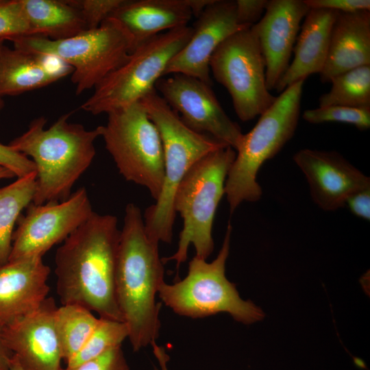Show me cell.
I'll list each match as a JSON object with an SVG mask.
<instances>
[{
    "mask_svg": "<svg viewBox=\"0 0 370 370\" xmlns=\"http://www.w3.org/2000/svg\"><path fill=\"white\" fill-rule=\"evenodd\" d=\"M120 230L117 219L95 212L55 255L56 293L63 304H77L99 317L123 321L115 293Z\"/></svg>",
    "mask_w": 370,
    "mask_h": 370,
    "instance_id": "1",
    "label": "cell"
},
{
    "mask_svg": "<svg viewBox=\"0 0 370 370\" xmlns=\"http://www.w3.org/2000/svg\"><path fill=\"white\" fill-rule=\"evenodd\" d=\"M158 243L148 236L140 208L128 204L120 230L115 293L134 352L156 343L159 335L160 304L155 297L164 281Z\"/></svg>",
    "mask_w": 370,
    "mask_h": 370,
    "instance_id": "2",
    "label": "cell"
},
{
    "mask_svg": "<svg viewBox=\"0 0 370 370\" xmlns=\"http://www.w3.org/2000/svg\"><path fill=\"white\" fill-rule=\"evenodd\" d=\"M71 114H62L48 128L45 127V116L36 117L9 144L31 157L36 166L34 205L67 199L74 184L95 158L94 143L101 135V125L88 130L79 123L69 122Z\"/></svg>",
    "mask_w": 370,
    "mask_h": 370,
    "instance_id": "3",
    "label": "cell"
},
{
    "mask_svg": "<svg viewBox=\"0 0 370 370\" xmlns=\"http://www.w3.org/2000/svg\"><path fill=\"white\" fill-rule=\"evenodd\" d=\"M140 103L159 132L164 166L160 195L144 214L145 230L151 240L171 243L176 214L173 199L177 186L197 161L228 145L188 127L156 89L147 94Z\"/></svg>",
    "mask_w": 370,
    "mask_h": 370,
    "instance_id": "4",
    "label": "cell"
},
{
    "mask_svg": "<svg viewBox=\"0 0 370 370\" xmlns=\"http://www.w3.org/2000/svg\"><path fill=\"white\" fill-rule=\"evenodd\" d=\"M304 81H298L280 92L260 115L255 126L243 134L225 184L231 214L243 201L260 199L262 192L256 180L258 173L293 136L300 115Z\"/></svg>",
    "mask_w": 370,
    "mask_h": 370,
    "instance_id": "5",
    "label": "cell"
},
{
    "mask_svg": "<svg viewBox=\"0 0 370 370\" xmlns=\"http://www.w3.org/2000/svg\"><path fill=\"white\" fill-rule=\"evenodd\" d=\"M236 153L230 146L217 149L197 161L182 180L174 195L173 209L180 214L183 227L176 252L162 258L163 263L174 260L178 269L187 259L190 245L194 246L195 256L204 260L212 252L214 219Z\"/></svg>",
    "mask_w": 370,
    "mask_h": 370,
    "instance_id": "6",
    "label": "cell"
},
{
    "mask_svg": "<svg viewBox=\"0 0 370 370\" xmlns=\"http://www.w3.org/2000/svg\"><path fill=\"white\" fill-rule=\"evenodd\" d=\"M8 40L15 49L53 56L71 66L76 95L95 88L134 50L132 37L119 21L112 17L97 28L66 39L54 40L31 35Z\"/></svg>",
    "mask_w": 370,
    "mask_h": 370,
    "instance_id": "7",
    "label": "cell"
},
{
    "mask_svg": "<svg viewBox=\"0 0 370 370\" xmlns=\"http://www.w3.org/2000/svg\"><path fill=\"white\" fill-rule=\"evenodd\" d=\"M231 233L232 225L228 223L221 249L212 262H206L195 256L189 262L188 274L183 280L160 284L158 293L166 306L190 318L227 312L236 321L250 324L264 317L262 310L251 301L242 299L235 284L225 277Z\"/></svg>",
    "mask_w": 370,
    "mask_h": 370,
    "instance_id": "8",
    "label": "cell"
},
{
    "mask_svg": "<svg viewBox=\"0 0 370 370\" xmlns=\"http://www.w3.org/2000/svg\"><path fill=\"white\" fill-rule=\"evenodd\" d=\"M192 32L190 26L179 27L138 46L94 88L80 108L93 115L108 114L140 101L155 89L169 62L186 44Z\"/></svg>",
    "mask_w": 370,
    "mask_h": 370,
    "instance_id": "9",
    "label": "cell"
},
{
    "mask_svg": "<svg viewBox=\"0 0 370 370\" xmlns=\"http://www.w3.org/2000/svg\"><path fill=\"white\" fill-rule=\"evenodd\" d=\"M101 136L119 173L127 181L147 188L156 200L164 182L163 147L140 101L108 113Z\"/></svg>",
    "mask_w": 370,
    "mask_h": 370,
    "instance_id": "10",
    "label": "cell"
},
{
    "mask_svg": "<svg viewBox=\"0 0 370 370\" xmlns=\"http://www.w3.org/2000/svg\"><path fill=\"white\" fill-rule=\"evenodd\" d=\"M265 69L251 27L227 38L210 58V71L228 91L235 112L243 121L260 116L276 99L267 88Z\"/></svg>",
    "mask_w": 370,
    "mask_h": 370,
    "instance_id": "11",
    "label": "cell"
},
{
    "mask_svg": "<svg viewBox=\"0 0 370 370\" xmlns=\"http://www.w3.org/2000/svg\"><path fill=\"white\" fill-rule=\"evenodd\" d=\"M18 220L13 233L8 262L41 256L56 244L64 241L94 212L84 187L62 201L42 205L31 203Z\"/></svg>",
    "mask_w": 370,
    "mask_h": 370,
    "instance_id": "12",
    "label": "cell"
},
{
    "mask_svg": "<svg viewBox=\"0 0 370 370\" xmlns=\"http://www.w3.org/2000/svg\"><path fill=\"white\" fill-rule=\"evenodd\" d=\"M155 89L188 127L236 150L243 134L223 110L211 86L196 77L177 73L161 77Z\"/></svg>",
    "mask_w": 370,
    "mask_h": 370,
    "instance_id": "13",
    "label": "cell"
},
{
    "mask_svg": "<svg viewBox=\"0 0 370 370\" xmlns=\"http://www.w3.org/2000/svg\"><path fill=\"white\" fill-rule=\"evenodd\" d=\"M248 27L237 20L235 1L212 0L196 17L188 41L169 62L164 75L184 74L211 86L213 53L230 36Z\"/></svg>",
    "mask_w": 370,
    "mask_h": 370,
    "instance_id": "14",
    "label": "cell"
},
{
    "mask_svg": "<svg viewBox=\"0 0 370 370\" xmlns=\"http://www.w3.org/2000/svg\"><path fill=\"white\" fill-rule=\"evenodd\" d=\"M58 306L47 297L34 312L1 329L6 347L24 370H62V350L55 314Z\"/></svg>",
    "mask_w": 370,
    "mask_h": 370,
    "instance_id": "15",
    "label": "cell"
},
{
    "mask_svg": "<svg viewBox=\"0 0 370 370\" xmlns=\"http://www.w3.org/2000/svg\"><path fill=\"white\" fill-rule=\"evenodd\" d=\"M293 160L308 183L313 201L325 211L345 206L354 193L370 188V178L335 151L302 149Z\"/></svg>",
    "mask_w": 370,
    "mask_h": 370,
    "instance_id": "16",
    "label": "cell"
},
{
    "mask_svg": "<svg viewBox=\"0 0 370 370\" xmlns=\"http://www.w3.org/2000/svg\"><path fill=\"white\" fill-rule=\"evenodd\" d=\"M309 9L304 0H268L263 16L251 26L264 60L269 91L290 65L301 23Z\"/></svg>",
    "mask_w": 370,
    "mask_h": 370,
    "instance_id": "17",
    "label": "cell"
},
{
    "mask_svg": "<svg viewBox=\"0 0 370 370\" xmlns=\"http://www.w3.org/2000/svg\"><path fill=\"white\" fill-rule=\"evenodd\" d=\"M50 269L41 256L0 267V329L38 309L48 297Z\"/></svg>",
    "mask_w": 370,
    "mask_h": 370,
    "instance_id": "18",
    "label": "cell"
},
{
    "mask_svg": "<svg viewBox=\"0 0 370 370\" xmlns=\"http://www.w3.org/2000/svg\"><path fill=\"white\" fill-rule=\"evenodd\" d=\"M362 66H370V11L338 12L332 25L323 82Z\"/></svg>",
    "mask_w": 370,
    "mask_h": 370,
    "instance_id": "19",
    "label": "cell"
},
{
    "mask_svg": "<svg viewBox=\"0 0 370 370\" xmlns=\"http://www.w3.org/2000/svg\"><path fill=\"white\" fill-rule=\"evenodd\" d=\"M72 72L71 66L55 57L3 44L0 49V97L47 86Z\"/></svg>",
    "mask_w": 370,
    "mask_h": 370,
    "instance_id": "20",
    "label": "cell"
},
{
    "mask_svg": "<svg viewBox=\"0 0 370 370\" xmlns=\"http://www.w3.org/2000/svg\"><path fill=\"white\" fill-rule=\"evenodd\" d=\"M338 12L310 8L304 17L294 49V58L275 90L282 92L294 83L319 74L325 62L332 25Z\"/></svg>",
    "mask_w": 370,
    "mask_h": 370,
    "instance_id": "21",
    "label": "cell"
},
{
    "mask_svg": "<svg viewBox=\"0 0 370 370\" xmlns=\"http://www.w3.org/2000/svg\"><path fill=\"white\" fill-rule=\"evenodd\" d=\"M193 16L188 0H125L110 17L125 27L134 49L162 32L188 25Z\"/></svg>",
    "mask_w": 370,
    "mask_h": 370,
    "instance_id": "22",
    "label": "cell"
},
{
    "mask_svg": "<svg viewBox=\"0 0 370 370\" xmlns=\"http://www.w3.org/2000/svg\"><path fill=\"white\" fill-rule=\"evenodd\" d=\"M21 2L34 35L57 40L88 30L81 12L69 0H21Z\"/></svg>",
    "mask_w": 370,
    "mask_h": 370,
    "instance_id": "23",
    "label": "cell"
},
{
    "mask_svg": "<svg viewBox=\"0 0 370 370\" xmlns=\"http://www.w3.org/2000/svg\"><path fill=\"white\" fill-rule=\"evenodd\" d=\"M36 180L35 171L0 188V267L8 262L14 226L22 210L32 202Z\"/></svg>",
    "mask_w": 370,
    "mask_h": 370,
    "instance_id": "24",
    "label": "cell"
},
{
    "mask_svg": "<svg viewBox=\"0 0 370 370\" xmlns=\"http://www.w3.org/2000/svg\"><path fill=\"white\" fill-rule=\"evenodd\" d=\"M99 321L89 309L77 304H63L58 307L55 325L66 363L84 347Z\"/></svg>",
    "mask_w": 370,
    "mask_h": 370,
    "instance_id": "25",
    "label": "cell"
},
{
    "mask_svg": "<svg viewBox=\"0 0 370 370\" xmlns=\"http://www.w3.org/2000/svg\"><path fill=\"white\" fill-rule=\"evenodd\" d=\"M329 92L319 98V107L342 106L370 108V66H362L334 76Z\"/></svg>",
    "mask_w": 370,
    "mask_h": 370,
    "instance_id": "26",
    "label": "cell"
},
{
    "mask_svg": "<svg viewBox=\"0 0 370 370\" xmlns=\"http://www.w3.org/2000/svg\"><path fill=\"white\" fill-rule=\"evenodd\" d=\"M126 323L109 319L99 317V321L93 332L81 350L66 364L72 367L95 358L109 349L121 346L128 338Z\"/></svg>",
    "mask_w": 370,
    "mask_h": 370,
    "instance_id": "27",
    "label": "cell"
},
{
    "mask_svg": "<svg viewBox=\"0 0 370 370\" xmlns=\"http://www.w3.org/2000/svg\"><path fill=\"white\" fill-rule=\"evenodd\" d=\"M303 119L312 124L338 122L355 126L363 131L370 128V108L329 106L306 110Z\"/></svg>",
    "mask_w": 370,
    "mask_h": 370,
    "instance_id": "28",
    "label": "cell"
},
{
    "mask_svg": "<svg viewBox=\"0 0 370 370\" xmlns=\"http://www.w3.org/2000/svg\"><path fill=\"white\" fill-rule=\"evenodd\" d=\"M34 35L21 0H3L0 3V38Z\"/></svg>",
    "mask_w": 370,
    "mask_h": 370,
    "instance_id": "29",
    "label": "cell"
},
{
    "mask_svg": "<svg viewBox=\"0 0 370 370\" xmlns=\"http://www.w3.org/2000/svg\"><path fill=\"white\" fill-rule=\"evenodd\" d=\"M125 0H69L81 12L87 29L97 28Z\"/></svg>",
    "mask_w": 370,
    "mask_h": 370,
    "instance_id": "30",
    "label": "cell"
},
{
    "mask_svg": "<svg viewBox=\"0 0 370 370\" xmlns=\"http://www.w3.org/2000/svg\"><path fill=\"white\" fill-rule=\"evenodd\" d=\"M62 370H130L121 346L113 347L101 355L72 367Z\"/></svg>",
    "mask_w": 370,
    "mask_h": 370,
    "instance_id": "31",
    "label": "cell"
},
{
    "mask_svg": "<svg viewBox=\"0 0 370 370\" xmlns=\"http://www.w3.org/2000/svg\"><path fill=\"white\" fill-rule=\"evenodd\" d=\"M0 166L12 171L16 177H24L36 171L34 162L9 145L0 143Z\"/></svg>",
    "mask_w": 370,
    "mask_h": 370,
    "instance_id": "32",
    "label": "cell"
},
{
    "mask_svg": "<svg viewBox=\"0 0 370 370\" xmlns=\"http://www.w3.org/2000/svg\"><path fill=\"white\" fill-rule=\"evenodd\" d=\"M268 0H236V13L238 23L246 27L257 23L264 13Z\"/></svg>",
    "mask_w": 370,
    "mask_h": 370,
    "instance_id": "33",
    "label": "cell"
},
{
    "mask_svg": "<svg viewBox=\"0 0 370 370\" xmlns=\"http://www.w3.org/2000/svg\"><path fill=\"white\" fill-rule=\"evenodd\" d=\"M309 8L328 9L338 12L370 11L369 0H304Z\"/></svg>",
    "mask_w": 370,
    "mask_h": 370,
    "instance_id": "34",
    "label": "cell"
},
{
    "mask_svg": "<svg viewBox=\"0 0 370 370\" xmlns=\"http://www.w3.org/2000/svg\"><path fill=\"white\" fill-rule=\"evenodd\" d=\"M347 206L355 216L366 221L370 219V188L359 190L346 201Z\"/></svg>",
    "mask_w": 370,
    "mask_h": 370,
    "instance_id": "35",
    "label": "cell"
},
{
    "mask_svg": "<svg viewBox=\"0 0 370 370\" xmlns=\"http://www.w3.org/2000/svg\"><path fill=\"white\" fill-rule=\"evenodd\" d=\"M13 354L5 345L0 329V370H11V361Z\"/></svg>",
    "mask_w": 370,
    "mask_h": 370,
    "instance_id": "36",
    "label": "cell"
},
{
    "mask_svg": "<svg viewBox=\"0 0 370 370\" xmlns=\"http://www.w3.org/2000/svg\"><path fill=\"white\" fill-rule=\"evenodd\" d=\"M15 177L14 174L10 170L0 166V180L5 178H11Z\"/></svg>",
    "mask_w": 370,
    "mask_h": 370,
    "instance_id": "37",
    "label": "cell"
},
{
    "mask_svg": "<svg viewBox=\"0 0 370 370\" xmlns=\"http://www.w3.org/2000/svg\"><path fill=\"white\" fill-rule=\"evenodd\" d=\"M11 370H24L14 355L11 361Z\"/></svg>",
    "mask_w": 370,
    "mask_h": 370,
    "instance_id": "38",
    "label": "cell"
},
{
    "mask_svg": "<svg viewBox=\"0 0 370 370\" xmlns=\"http://www.w3.org/2000/svg\"><path fill=\"white\" fill-rule=\"evenodd\" d=\"M164 356H165L164 352H161V353H159L156 356L158 357V360H160V365L162 367V370H167V369L166 367V364H165ZM154 370H158V369L156 367H155Z\"/></svg>",
    "mask_w": 370,
    "mask_h": 370,
    "instance_id": "39",
    "label": "cell"
},
{
    "mask_svg": "<svg viewBox=\"0 0 370 370\" xmlns=\"http://www.w3.org/2000/svg\"><path fill=\"white\" fill-rule=\"evenodd\" d=\"M5 40L4 38H0V49L2 47V45L4 44V41ZM4 106V102L2 98L0 97V111L3 109Z\"/></svg>",
    "mask_w": 370,
    "mask_h": 370,
    "instance_id": "40",
    "label": "cell"
},
{
    "mask_svg": "<svg viewBox=\"0 0 370 370\" xmlns=\"http://www.w3.org/2000/svg\"><path fill=\"white\" fill-rule=\"evenodd\" d=\"M3 0H0V3L3 1Z\"/></svg>",
    "mask_w": 370,
    "mask_h": 370,
    "instance_id": "41",
    "label": "cell"
}]
</instances>
